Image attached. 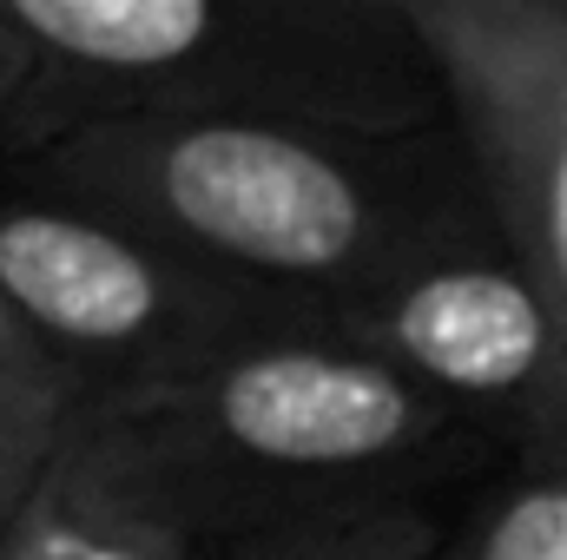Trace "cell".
Here are the masks:
<instances>
[{
  "label": "cell",
  "mask_w": 567,
  "mask_h": 560,
  "mask_svg": "<svg viewBox=\"0 0 567 560\" xmlns=\"http://www.w3.org/2000/svg\"><path fill=\"white\" fill-rule=\"evenodd\" d=\"M7 172L73 191L212 278L303 317L350 303L416 245L488 205L449 113L423 126L113 113Z\"/></svg>",
  "instance_id": "obj_1"
},
{
  "label": "cell",
  "mask_w": 567,
  "mask_h": 560,
  "mask_svg": "<svg viewBox=\"0 0 567 560\" xmlns=\"http://www.w3.org/2000/svg\"><path fill=\"white\" fill-rule=\"evenodd\" d=\"M93 396L225 535L337 508H442L502 475L468 422L317 317L265 323L178 376Z\"/></svg>",
  "instance_id": "obj_2"
},
{
  "label": "cell",
  "mask_w": 567,
  "mask_h": 560,
  "mask_svg": "<svg viewBox=\"0 0 567 560\" xmlns=\"http://www.w3.org/2000/svg\"><path fill=\"white\" fill-rule=\"evenodd\" d=\"M73 106L113 113H251L337 126H423L449 113L403 13L317 0H0Z\"/></svg>",
  "instance_id": "obj_3"
},
{
  "label": "cell",
  "mask_w": 567,
  "mask_h": 560,
  "mask_svg": "<svg viewBox=\"0 0 567 560\" xmlns=\"http://www.w3.org/2000/svg\"><path fill=\"white\" fill-rule=\"evenodd\" d=\"M317 323L468 422L502 475H567V323L488 205Z\"/></svg>",
  "instance_id": "obj_4"
},
{
  "label": "cell",
  "mask_w": 567,
  "mask_h": 560,
  "mask_svg": "<svg viewBox=\"0 0 567 560\" xmlns=\"http://www.w3.org/2000/svg\"><path fill=\"white\" fill-rule=\"evenodd\" d=\"M0 297L86 396L178 376L265 323L303 317L20 172H0Z\"/></svg>",
  "instance_id": "obj_5"
},
{
  "label": "cell",
  "mask_w": 567,
  "mask_h": 560,
  "mask_svg": "<svg viewBox=\"0 0 567 560\" xmlns=\"http://www.w3.org/2000/svg\"><path fill=\"white\" fill-rule=\"evenodd\" d=\"M423 40L495 225L567 323V13L535 0H390Z\"/></svg>",
  "instance_id": "obj_6"
},
{
  "label": "cell",
  "mask_w": 567,
  "mask_h": 560,
  "mask_svg": "<svg viewBox=\"0 0 567 560\" xmlns=\"http://www.w3.org/2000/svg\"><path fill=\"white\" fill-rule=\"evenodd\" d=\"M225 535L212 508L172 481L106 396H86L27 508L7 521L13 560H178Z\"/></svg>",
  "instance_id": "obj_7"
},
{
  "label": "cell",
  "mask_w": 567,
  "mask_h": 560,
  "mask_svg": "<svg viewBox=\"0 0 567 560\" xmlns=\"http://www.w3.org/2000/svg\"><path fill=\"white\" fill-rule=\"evenodd\" d=\"M442 528L449 508H337V515L212 535L178 560H429Z\"/></svg>",
  "instance_id": "obj_8"
},
{
  "label": "cell",
  "mask_w": 567,
  "mask_h": 560,
  "mask_svg": "<svg viewBox=\"0 0 567 560\" xmlns=\"http://www.w3.org/2000/svg\"><path fill=\"white\" fill-rule=\"evenodd\" d=\"M429 560H567V475H488L449 508Z\"/></svg>",
  "instance_id": "obj_9"
},
{
  "label": "cell",
  "mask_w": 567,
  "mask_h": 560,
  "mask_svg": "<svg viewBox=\"0 0 567 560\" xmlns=\"http://www.w3.org/2000/svg\"><path fill=\"white\" fill-rule=\"evenodd\" d=\"M80 403H86L80 383H40V376H7L0 370V528L40 488V475L60 455Z\"/></svg>",
  "instance_id": "obj_10"
},
{
  "label": "cell",
  "mask_w": 567,
  "mask_h": 560,
  "mask_svg": "<svg viewBox=\"0 0 567 560\" xmlns=\"http://www.w3.org/2000/svg\"><path fill=\"white\" fill-rule=\"evenodd\" d=\"M73 133V106L53 86V73L33 60V46L0 20V172L20 165L47 139Z\"/></svg>",
  "instance_id": "obj_11"
},
{
  "label": "cell",
  "mask_w": 567,
  "mask_h": 560,
  "mask_svg": "<svg viewBox=\"0 0 567 560\" xmlns=\"http://www.w3.org/2000/svg\"><path fill=\"white\" fill-rule=\"evenodd\" d=\"M0 370H7V376H40V383H73V376H66V370L33 343V330L13 317V303H7V297H0ZM80 390H86V383H80Z\"/></svg>",
  "instance_id": "obj_12"
},
{
  "label": "cell",
  "mask_w": 567,
  "mask_h": 560,
  "mask_svg": "<svg viewBox=\"0 0 567 560\" xmlns=\"http://www.w3.org/2000/svg\"><path fill=\"white\" fill-rule=\"evenodd\" d=\"M317 7H357V13H390V0H317Z\"/></svg>",
  "instance_id": "obj_13"
},
{
  "label": "cell",
  "mask_w": 567,
  "mask_h": 560,
  "mask_svg": "<svg viewBox=\"0 0 567 560\" xmlns=\"http://www.w3.org/2000/svg\"><path fill=\"white\" fill-rule=\"evenodd\" d=\"M0 560H13V541H7V528H0Z\"/></svg>",
  "instance_id": "obj_14"
},
{
  "label": "cell",
  "mask_w": 567,
  "mask_h": 560,
  "mask_svg": "<svg viewBox=\"0 0 567 560\" xmlns=\"http://www.w3.org/2000/svg\"><path fill=\"white\" fill-rule=\"evenodd\" d=\"M535 7H555V13H567V0H535Z\"/></svg>",
  "instance_id": "obj_15"
}]
</instances>
